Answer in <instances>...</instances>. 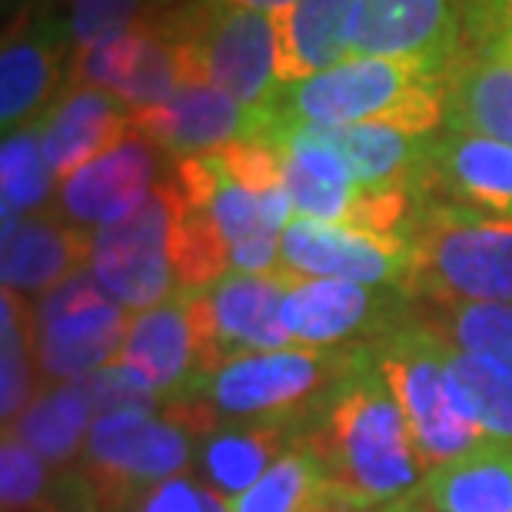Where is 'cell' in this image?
<instances>
[{"mask_svg":"<svg viewBox=\"0 0 512 512\" xmlns=\"http://www.w3.org/2000/svg\"><path fill=\"white\" fill-rule=\"evenodd\" d=\"M366 363L356 346H286L230 360L197 389L220 423L237 419H296L310 423L350 376Z\"/></svg>","mask_w":512,"mask_h":512,"instance_id":"5","label":"cell"},{"mask_svg":"<svg viewBox=\"0 0 512 512\" xmlns=\"http://www.w3.org/2000/svg\"><path fill=\"white\" fill-rule=\"evenodd\" d=\"M399 290L423 303H512V217L419 200Z\"/></svg>","mask_w":512,"mask_h":512,"instance_id":"3","label":"cell"},{"mask_svg":"<svg viewBox=\"0 0 512 512\" xmlns=\"http://www.w3.org/2000/svg\"><path fill=\"white\" fill-rule=\"evenodd\" d=\"M147 24L173 40L183 84H210L247 110H260L280 87V27L273 14L230 0H197Z\"/></svg>","mask_w":512,"mask_h":512,"instance_id":"4","label":"cell"},{"mask_svg":"<svg viewBox=\"0 0 512 512\" xmlns=\"http://www.w3.org/2000/svg\"><path fill=\"white\" fill-rule=\"evenodd\" d=\"M147 0H70L67 27L74 40V54L104 44V40L124 34V30L143 24Z\"/></svg>","mask_w":512,"mask_h":512,"instance_id":"33","label":"cell"},{"mask_svg":"<svg viewBox=\"0 0 512 512\" xmlns=\"http://www.w3.org/2000/svg\"><path fill=\"white\" fill-rule=\"evenodd\" d=\"M306 423L296 419H237L220 423L197 443L193 473L223 503L256 486L290 449L300 443Z\"/></svg>","mask_w":512,"mask_h":512,"instance_id":"19","label":"cell"},{"mask_svg":"<svg viewBox=\"0 0 512 512\" xmlns=\"http://www.w3.org/2000/svg\"><path fill=\"white\" fill-rule=\"evenodd\" d=\"M197 433L170 406L124 409L94 419L80 449L77 473L94 512H130L150 486L193 469Z\"/></svg>","mask_w":512,"mask_h":512,"instance_id":"6","label":"cell"},{"mask_svg":"<svg viewBox=\"0 0 512 512\" xmlns=\"http://www.w3.org/2000/svg\"><path fill=\"white\" fill-rule=\"evenodd\" d=\"M300 446L310 449L326 479L360 509L396 503L426 479L409 423L373 366L370 346L366 363L306 423Z\"/></svg>","mask_w":512,"mask_h":512,"instance_id":"1","label":"cell"},{"mask_svg":"<svg viewBox=\"0 0 512 512\" xmlns=\"http://www.w3.org/2000/svg\"><path fill=\"white\" fill-rule=\"evenodd\" d=\"M227 512H360L336 489L310 449L296 443L260 483L230 499Z\"/></svg>","mask_w":512,"mask_h":512,"instance_id":"27","label":"cell"},{"mask_svg":"<svg viewBox=\"0 0 512 512\" xmlns=\"http://www.w3.org/2000/svg\"><path fill=\"white\" fill-rule=\"evenodd\" d=\"M57 177L44 157L40 143V124H30L4 133V150H0V187H4V223L40 213L57 197Z\"/></svg>","mask_w":512,"mask_h":512,"instance_id":"30","label":"cell"},{"mask_svg":"<svg viewBox=\"0 0 512 512\" xmlns=\"http://www.w3.org/2000/svg\"><path fill=\"white\" fill-rule=\"evenodd\" d=\"M446 127L512 143V64L496 50L476 47L443 77Z\"/></svg>","mask_w":512,"mask_h":512,"instance_id":"25","label":"cell"},{"mask_svg":"<svg viewBox=\"0 0 512 512\" xmlns=\"http://www.w3.org/2000/svg\"><path fill=\"white\" fill-rule=\"evenodd\" d=\"M80 386H84L97 419L110 413H124V409H160L163 406V399L153 393L150 383L124 363H110L104 370L84 376Z\"/></svg>","mask_w":512,"mask_h":512,"instance_id":"34","label":"cell"},{"mask_svg":"<svg viewBox=\"0 0 512 512\" xmlns=\"http://www.w3.org/2000/svg\"><path fill=\"white\" fill-rule=\"evenodd\" d=\"M253 110L210 84H180L167 104L133 114V130L177 160L217 153L250 130Z\"/></svg>","mask_w":512,"mask_h":512,"instance_id":"20","label":"cell"},{"mask_svg":"<svg viewBox=\"0 0 512 512\" xmlns=\"http://www.w3.org/2000/svg\"><path fill=\"white\" fill-rule=\"evenodd\" d=\"M316 140L336 150L343 163L350 167L356 187L360 190H393L409 187L419 193L423 180L429 137L396 130L389 124H350V127H323L303 124Z\"/></svg>","mask_w":512,"mask_h":512,"instance_id":"24","label":"cell"},{"mask_svg":"<svg viewBox=\"0 0 512 512\" xmlns=\"http://www.w3.org/2000/svg\"><path fill=\"white\" fill-rule=\"evenodd\" d=\"M506 30H512V0H466L463 44L473 40V50L486 47Z\"/></svg>","mask_w":512,"mask_h":512,"instance_id":"36","label":"cell"},{"mask_svg":"<svg viewBox=\"0 0 512 512\" xmlns=\"http://www.w3.org/2000/svg\"><path fill=\"white\" fill-rule=\"evenodd\" d=\"M399 512H512V446L483 439L453 463L426 473Z\"/></svg>","mask_w":512,"mask_h":512,"instance_id":"22","label":"cell"},{"mask_svg":"<svg viewBox=\"0 0 512 512\" xmlns=\"http://www.w3.org/2000/svg\"><path fill=\"white\" fill-rule=\"evenodd\" d=\"M44 157L57 180L87 167L133 133V110L110 90L77 84L37 117Z\"/></svg>","mask_w":512,"mask_h":512,"instance_id":"17","label":"cell"},{"mask_svg":"<svg viewBox=\"0 0 512 512\" xmlns=\"http://www.w3.org/2000/svg\"><path fill=\"white\" fill-rule=\"evenodd\" d=\"M130 512H227V503L213 489L197 483V473L187 469L150 486Z\"/></svg>","mask_w":512,"mask_h":512,"instance_id":"35","label":"cell"},{"mask_svg":"<svg viewBox=\"0 0 512 512\" xmlns=\"http://www.w3.org/2000/svg\"><path fill=\"white\" fill-rule=\"evenodd\" d=\"M163 173L167 170L160 167V147L133 130L114 150L100 153L87 167L57 183L54 213L84 230L110 227L130 217L157 190Z\"/></svg>","mask_w":512,"mask_h":512,"instance_id":"14","label":"cell"},{"mask_svg":"<svg viewBox=\"0 0 512 512\" xmlns=\"http://www.w3.org/2000/svg\"><path fill=\"white\" fill-rule=\"evenodd\" d=\"M94 419V406H90L84 386L74 380L40 389L34 403L4 429L7 436L34 449L50 469H74Z\"/></svg>","mask_w":512,"mask_h":512,"instance_id":"26","label":"cell"},{"mask_svg":"<svg viewBox=\"0 0 512 512\" xmlns=\"http://www.w3.org/2000/svg\"><path fill=\"white\" fill-rule=\"evenodd\" d=\"M173 270L180 290H203L230 273V250L207 207L180 193L177 227H173Z\"/></svg>","mask_w":512,"mask_h":512,"instance_id":"32","label":"cell"},{"mask_svg":"<svg viewBox=\"0 0 512 512\" xmlns=\"http://www.w3.org/2000/svg\"><path fill=\"white\" fill-rule=\"evenodd\" d=\"M293 273L230 270L203 290H187L200 346V383L247 353H273L293 346L283 326V300Z\"/></svg>","mask_w":512,"mask_h":512,"instance_id":"10","label":"cell"},{"mask_svg":"<svg viewBox=\"0 0 512 512\" xmlns=\"http://www.w3.org/2000/svg\"><path fill=\"white\" fill-rule=\"evenodd\" d=\"M419 200H453L512 217V143L463 130L433 133Z\"/></svg>","mask_w":512,"mask_h":512,"instance_id":"16","label":"cell"},{"mask_svg":"<svg viewBox=\"0 0 512 512\" xmlns=\"http://www.w3.org/2000/svg\"><path fill=\"white\" fill-rule=\"evenodd\" d=\"M363 0H296L276 17L280 27V84H296L353 57Z\"/></svg>","mask_w":512,"mask_h":512,"instance_id":"23","label":"cell"},{"mask_svg":"<svg viewBox=\"0 0 512 512\" xmlns=\"http://www.w3.org/2000/svg\"><path fill=\"white\" fill-rule=\"evenodd\" d=\"M190 4H197V0H147V10H153V17H163V14H173V10L190 7Z\"/></svg>","mask_w":512,"mask_h":512,"instance_id":"38","label":"cell"},{"mask_svg":"<svg viewBox=\"0 0 512 512\" xmlns=\"http://www.w3.org/2000/svg\"><path fill=\"white\" fill-rule=\"evenodd\" d=\"M409 320L459 353L489 356L512 370V303L409 300Z\"/></svg>","mask_w":512,"mask_h":512,"instance_id":"29","label":"cell"},{"mask_svg":"<svg viewBox=\"0 0 512 512\" xmlns=\"http://www.w3.org/2000/svg\"><path fill=\"white\" fill-rule=\"evenodd\" d=\"M74 50L67 20L50 7H17L0 50V124L4 133L37 120L57 97L67 54Z\"/></svg>","mask_w":512,"mask_h":512,"instance_id":"13","label":"cell"},{"mask_svg":"<svg viewBox=\"0 0 512 512\" xmlns=\"http://www.w3.org/2000/svg\"><path fill=\"white\" fill-rule=\"evenodd\" d=\"M466 0H363L353 57L419 60L436 77L463 54Z\"/></svg>","mask_w":512,"mask_h":512,"instance_id":"15","label":"cell"},{"mask_svg":"<svg viewBox=\"0 0 512 512\" xmlns=\"http://www.w3.org/2000/svg\"><path fill=\"white\" fill-rule=\"evenodd\" d=\"M84 266H90V233L54 210L4 227V290L37 300Z\"/></svg>","mask_w":512,"mask_h":512,"instance_id":"21","label":"cell"},{"mask_svg":"<svg viewBox=\"0 0 512 512\" xmlns=\"http://www.w3.org/2000/svg\"><path fill=\"white\" fill-rule=\"evenodd\" d=\"M370 346V360L380 376L393 389L399 409H403L409 433H413L416 453L423 459V469L453 463L456 456L469 453L483 443L476 426L453 406L446 386V343L406 320L389 330Z\"/></svg>","mask_w":512,"mask_h":512,"instance_id":"7","label":"cell"},{"mask_svg":"<svg viewBox=\"0 0 512 512\" xmlns=\"http://www.w3.org/2000/svg\"><path fill=\"white\" fill-rule=\"evenodd\" d=\"M409 300L399 286L296 276L283 300V326L293 346L373 343L406 320Z\"/></svg>","mask_w":512,"mask_h":512,"instance_id":"11","label":"cell"},{"mask_svg":"<svg viewBox=\"0 0 512 512\" xmlns=\"http://www.w3.org/2000/svg\"><path fill=\"white\" fill-rule=\"evenodd\" d=\"M446 386L479 436L512 446V370L506 363L446 346Z\"/></svg>","mask_w":512,"mask_h":512,"instance_id":"28","label":"cell"},{"mask_svg":"<svg viewBox=\"0 0 512 512\" xmlns=\"http://www.w3.org/2000/svg\"><path fill=\"white\" fill-rule=\"evenodd\" d=\"M230 4H240V7H250V10H263V14H273V17H280L286 14L296 0H230Z\"/></svg>","mask_w":512,"mask_h":512,"instance_id":"37","label":"cell"},{"mask_svg":"<svg viewBox=\"0 0 512 512\" xmlns=\"http://www.w3.org/2000/svg\"><path fill=\"white\" fill-rule=\"evenodd\" d=\"M256 114L323 127L389 124L429 137L446 120L443 77L419 60L346 57L323 74L280 84Z\"/></svg>","mask_w":512,"mask_h":512,"instance_id":"2","label":"cell"},{"mask_svg":"<svg viewBox=\"0 0 512 512\" xmlns=\"http://www.w3.org/2000/svg\"><path fill=\"white\" fill-rule=\"evenodd\" d=\"M0 406H4V426L24 413L34 403L37 389V363H34V316H30V300L14 290H4L0 303Z\"/></svg>","mask_w":512,"mask_h":512,"instance_id":"31","label":"cell"},{"mask_svg":"<svg viewBox=\"0 0 512 512\" xmlns=\"http://www.w3.org/2000/svg\"><path fill=\"white\" fill-rule=\"evenodd\" d=\"M117 363L140 373L160 399L193 393L200 386V346L187 290L130 316Z\"/></svg>","mask_w":512,"mask_h":512,"instance_id":"18","label":"cell"},{"mask_svg":"<svg viewBox=\"0 0 512 512\" xmlns=\"http://www.w3.org/2000/svg\"><path fill=\"white\" fill-rule=\"evenodd\" d=\"M486 50H496L499 57H506L509 64H512V30H506V34H499L496 40H489Z\"/></svg>","mask_w":512,"mask_h":512,"instance_id":"39","label":"cell"},{"mask_svg":"<svg viewBox=\"0 0 512 512\" xmlns=\"http://www.w3.org/2000/svg\"><path fill=\"white\" fill-rule=\"evenodd\" d=\"M50 0H17V7H47Z\"/></svg>","mask_w":512,"mask_h":512,"instance_id":"40","label":"cell"},{"mask_svg":"<svg viewBox=\"0 0 512 512\" xmlns=\"http://www.w3.org/2000/svg\"><path fill=\"white\" fill-rule=\"evenodd\" d=\"M30 316L37 376L54 386L84 380L117 363L133 313L100 286L90 266H84L54 290L30 300Z\"/></svg>","mask_w":512,"mask_h":512,"instance_id":"8","label":"cell"},{"mask_svg":"<svg viewBox=\"0 0 512 512\" xmlns=\"http://www.w3.org/2000/svg\"><path fill=\"white\" fill-rule=\"evenodd\" d=\"M177 210L180 187L170 167L157 190L130 217L90 233V270L130 313L150 310L180 293L177 270H173Z\"/></svg>","mask_w":512,"mask_h":512,"instance_id":"9","label":"cell"},{"mask_svg":"<svg viewBox=\"0 0 512 512\" xmlns=\"http://www.w3.org/2000/svg\"><path fill=\"white\" fill-rule=\"evenodd\" d=\"M409 263V240L380 237L343 227L293 217L280 237V266L310 280H353L370 286H399Z\"/></svg>","mask_w":512,"mask_h":512,"instance_id":"12","label":"cell"}]
</instances>
